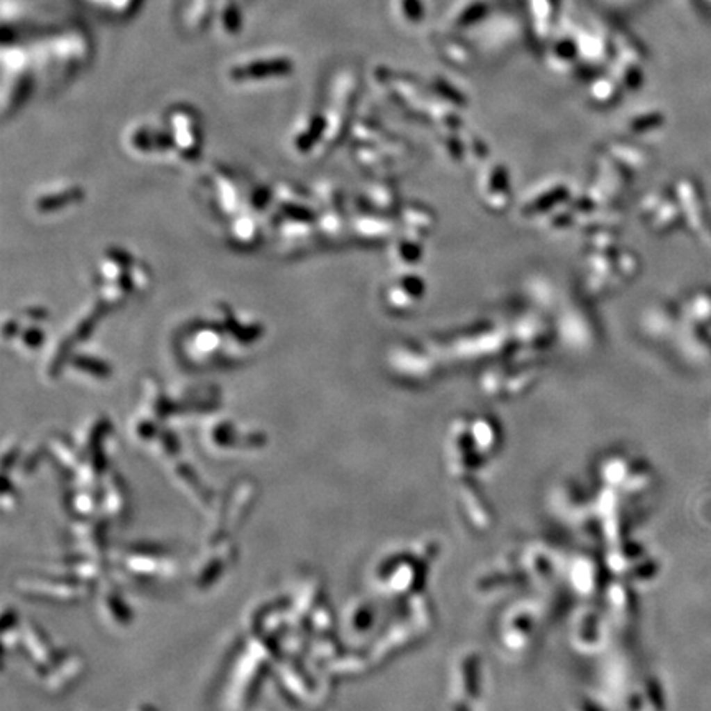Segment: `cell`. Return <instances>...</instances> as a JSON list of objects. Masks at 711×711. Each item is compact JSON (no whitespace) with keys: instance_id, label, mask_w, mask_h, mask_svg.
Returning a JSON list of instances; mask_svg holds the SVG:
<instances>
[{"instance_id":"3","label":"cell","mask_w":711,"mask_h":711,"mask_svg":"<svg viewBox=\"0 0 711 711\" xmlns=\"http://www.w3.org/2000/svg\"><path fill=\"white\" fill-rule=\"evenodd\" d=\"M83 190L81 186L74 185H66L65 190H60L58 193L55 191H47V193L38 195L35 198V209H38V213H55V209L60 208H68L71 204L79 203L83 199Z\"/></svg>"},{"instance_id":"2","label":"cell","mask_w":711,"mask_h":711,"mask_svg":"<svg viewBox=\"0 0 711 711\" xmlns=\"http://www.w3.org/2000/svg\"><path fill=\"white\" fill-rule=\"evenodd\" d=\"M292 61L288 58H265V60L247 61L245 65L234 66L229 71V78L236 83L259 81L268 76H285L292 71Z\"/></svg>"},{"instance_id":"1","label":"cell","mask_w":711,"mask_h":711,"mask_svg":"<svg viewBox=\"0 0 711 711\" xmlns=\"http://www.w3.org/2000/svg\"><path fill=\"white\" fill-rule=\"evenodd\" d=\"M222 321H195L178 334V357L193 368L231 366L247 357L265 329L252 320H244L232 310H224Z\"/></svg>"}]
</instances>
